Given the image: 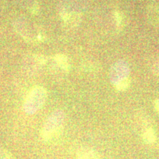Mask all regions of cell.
I'll list each match as a JSON object with an SVG mask.
<instances>
[{
	"label": "cell",
	"mask_w": 159,
	"mask_h": 159,
	"mask_svg": "<svg viewBox=\"0 0 159 159\" xmlns=\"http://www.w3.org/2000/svg\"><path fill=\"white\" fill-rule=\"evenodd\" d=\"M65 115L62 111H55L47 119L41 130V137L46 142L58 136L63 130Z\"/></svg>",
	"instance_id": "1"
},
{
	"label": "cell",
	"mask_w": 159,
	"mask_h": 159,
	"mask_svg": "<svg viewBox=\"0 0 159 159\" xmlns=\"http://www.w3.org/2000/svg\"><path fill=\"white\" fill-rule=\"evenodd\" d=\"M111 82L119 91H124L130 85V69L125 62H118L113 66L111 72Z\"/></svg>",
	"instance_id": "2"
},
{
	"label": "cell",
	"mask_w": 159,
	"mask_h": 159,
	"mask_svg": "<svg viewBox=\"0 0 159 159\" xmlns=\"http://www.w3.org/2000/svg\"><path fill=\"white\" fill-rule=\"evenodd\" d=\"M47 99V93L42 88H35L28 94L24 104V110L27 114H34L41 108Z\"/></svg>",
	"instance_id": "3"
},
{
	"label": "cell",
	"mask_w": 159,
	"mask_h": 159,
	"mask_svg": "<svg viewBox=\"0 0 159 159\" xmlns=\"http://www.w3.org/2000/svg\"><path fill=\"white\" fill-rule=\"evenodd\" d=\"M148 18L155 27H159V4H153L149 7Z\"/></svg>",
	"instance_id": "4"
},
{
	"label": "cell",
	"mask_w": 159,
	"mask_h": 159,
	"mask_svg": "<svg viewBox=\"0 0 159 159\" xmlns=\"http://www.w3.org/2000/svg\"><path fill=\"white\" fill-rule=\"evenodd\" d=\"M142 139L144 142L147 144H152L156 141V134L154 129L148 128L145 129L142 134Z\"/></svg>",
	"instance_id": "5"
},
{
	"label": "cell",
	"mask_w": 159,
	"mask_h": 159,
	"mask_svg": "<svg viewBox=\"0 0 159 159\" xmlns=\"http://www.w3.org/2000/svg\"><path fill=\"white\" fill-rule=\"evenodd\" d=\"M55 61L64 70H69V64L68 63V60H67V57L63 55H57L55 57Z\"/></svg>",
	"instance_id": "6"
},
{
	"label": "cell",
	"mask_w": 159,
	"mask_h": 159,
	"mask_svg": "<svg viewBox=\"0 0 159 159\" xmlns=\"http://www.w3.org/2000/svg\"><path fill=\"white\" fill-rule=\"evenodd\" d=\"M77 159H98V157L93 150H83L79 153Z\"/></svg>",
	"instance_id": "7"
},
{
	"label": "cell",
	"mask_w": 159,
	"mask_h": 159,
	"mask_svg": "<svg viewBox=\"0 0 159 159\" xmlns=\"http://www.w3.org/2000/svg\"><path fill=\"white\" fill-rule=\"evenodd\" d=\"M114 16L115 21H116V27H118V28H122L124 18H123V16L122 13L119 11H115L114 13Z\"/></svg>",
	"instance_id": "8"
},
{
	"label": "cell",
	"mask_w": 159,
	"mask_h": 159,
	"mask_svg": "<svg viewBox=\"0 0 159 159\" xmlns=\"http://www.w3.org/2000/svg\"><path fill=\"white\" fill-rule=\"evenodd\" d=\"M0 159H14V158L5 148L0 146Z\"/></svg>",
	"instance_id": "9"
},
{
	"label": "cell",
	"mask_w": 159,
	"mask_h": 159,
	"mask_svg": "<svg viewBox=\"0 0 159 159\" xmlns=\"http://www.w3.org/2000/svg\"><path fill=\"white\" fill-rule=\"evenodd\" d=\"M152 69H153L154 73L156 75H158L159 77V63H156L153 65V67H152Z\"/></svg>",
	"instance_id": "10"
},
{
	"label": "cell",
	"mask_w": 159,
	"mask_h": 159,
	"mask_svg": "<svg viewBox=\"0 0 159 159\" xmlns=\"http://www.w3.org/2000/svg\"><path fill=\"white\" fill-rule=\"evenodd\" d=\"M154 108L159 114V98L156 99V100L154 101Z\"/></svg>",
	"instance_id": "11"
}]
</instances>
